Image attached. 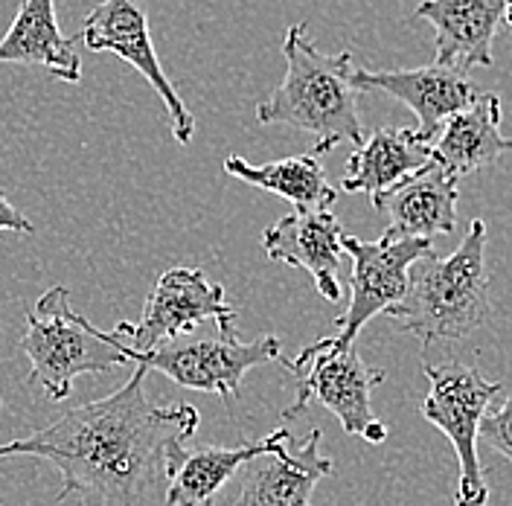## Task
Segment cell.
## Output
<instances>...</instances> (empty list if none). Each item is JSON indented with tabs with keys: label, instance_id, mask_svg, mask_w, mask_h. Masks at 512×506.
Segmentation results:
<instances>
[{
	"label": "cell",
	"instance_id": "1",
	"mask_svg": "<svg viewBox=\"0 0 512 506\" xmlns=\"http://www.w3.org/2000/svg\"><path fill=\"white\" fill-rule=\"evenodd\" d=\"M146 367L105 399L79 405L53 425L0 445L6 457H38L59 469L56 501L82 506H155L175 475L201 416L192 405L146 396Z\"/></svg>",
	"mask_w": 512,
	"mask_h": 506
},
{
	"label": "cell",
	"instance_id": "2",
	"mask_svg": "<svg viewBox=\"0 0 512 506\" xmlns=\"http://www.w3.org/2000/svg\"><path fill=\"white\" fill-rule=\"evenodd\" d=\"M384 315L425 347L460 344L492 317L486 277V224H469L460 248L440 259L425 253L408 271V285L399 303Z\"/></svg>",
	"mask_w": 512,
	"mask_h": 506
},
{
	"label": "cell",
	"instance_id": "3",
	"mask_svg": "<svg viewBox=\"0 0 512 506\" xmlns=\"http://www.w3.org/2000/svg\"><path fill=\"white\" fill-rule=\"evenodd\" d=\"M286 76L274 94L256 105V123L291 126L315 134L309 155L320 158L338 143H364V128L358 117V94L352 88V53L326 56L318 50L306 24L288 27L283 38Z\"/></svg>",
	"mask_w": 512,
	"mask_h": 506
},
{
	"label": "cell",
	"instance_id": "4",
	"mask_svg": "<svg viewBox=\"0 0 512 506\" xmlns=\"http://www.w3.org/2000/svg\"><path fill=\"white\" fill-rule=\"evenodd\" d=\"M21 349L32 364L27 384H41L44 396L53 402L67 399L73 381L85 373H108L131 364L120 332H102L79 315L70 306V291L64 285L41 294L27 312Z\"/></svg>",
	"mask_w": 512,
	"mask_h": 506
},
{
	"label": "cell",
	"instance_id": "5",
	"mask_svg": "<svg viewBox=\"0 0 512 506\" xmlns=\"http://www.w3.org/2000/svg\"><path fill=\"white\" fill-rule=\"evenodd\" d=\"M297 381V396L283 419H294L318 399L326 411L338 416L347 434H358L367 443H384L387 428L373 416V390L384 381V370L370 367L358 347L335 349L326 338L303 347L294 361H283Z\"/></svg>",
	"mask_w": 512,
	"mask_h": 506
},
{
	"label": "cell",
	"instance_id": "6",
	"mask_svg": "<svg viewBox=\"0 0 512 506\" xmlns=\"http://www.w3.org/2000/svg\"><path fill=\"white\" fill-rule=\"evenodd\" d=\"M128 361L146 370H158L181 387L216 393L224 402H233L242 396V379L248 370L286 358L277 335H262L245 344L236 338V329H216V335L192 332L158 344L149 352H128Z\"/></svg>",
	"mask_w": 512,
	"mask_h": 506
},
{
	"label": "cell",
	"instance_id": "7",
	"mask_svg": "<svg viewBox=\"0 0 512 506\" xmlns=\"http://www.w3.org/2000/svg\"><path fill=\"white\" fill-rule=\"evenodd\" d=\"M422 373L431 381V390L419 405V413L451 440L460 463L454 506H486L489 489L483 483V466L478 457V425L480 416L495 405V399L504 396V384L489 381L466 364L434 367L425 361Z\"/></svg>",
	"mask_w": 512,
	"mask_h": 506
},
{
	"label": "cell",
	"instance_id": "8",
	"mask_svg": "<svg viewBox=\"0 0 512 506\" xmlns=\"http://www.w3.org/2000/svg\"><path fill=\"white\" fill-rule=\"evenodd\" d=\"M213 320L219 332L236 329V309L227 303L222 283H210L198 268L175 265L163 271L146 297L140 323H117L126 352H149L178 335L192 332L198 323Z\"/></svg>",
	"mask_w": 512,
	"mask_h": 506
},
{
	"label": "cell",
	"instance_id": "9",
	"mask_svg": "<svg viewBox=\"0 0 512 506\" xmlns=\"http://www.w3.org/2000/svg\"><path fill=\"white\" fill-rule=\"evenodd\" d=\"M341 251L350 253L352 280L350 306L341 317H335L338 335H326L329 347L344 349L355 344L358 332L376 315H384L393 303L402 300L408 271L425 253H431L428 239H379L361 242L358 236L344 233Z\"/></svg>",
	"mask_w": 512,
	"mask_h": 506
},
{
	"label": "cell",
	"instance_id": "10",
	"mask_svg": "<svg viewBox=\"0 0 512 506\" xmlns=\"http://www.w3.org/2000/svg\"><path fill=\"white\" fill-rule=\"evenodd\" d=\"M82 41L94 53H114L117 59L131 64L160 96L172 120L175 140L181 146L190 143L195 137V117L163 73L152 30H149V15L140 0H102L82 24Z\"/></svg>",
	"mask_w": 512,
	"mask_h": 506
},
{
	"label": "cell",
	"instance_id": "11",
	"mask_svg": "<svg viewBox=\"0 0 512 506\" xmlns=\"http://www.w3.org/2000/svg\"><path fill=\"white\" fill-rule=\"evenodd\" d=\"M416 18L434 27V53L448 70L492 67L495 35L510 24L507 0H419Z\"/></svg>",
	"mask_w": 512,
	"mask_h": 506
},
{
	"label": "cell",
	"instance_id": "12",
	"mask_svg": "<svg viewBox=\"0 0 512 506\" xmlns=\"http://www.w3.org/2000/svg\"><path fill=\"white\" fill-rule=\"evenodd\" d=\"M352 88L358 91H382L405 102L419 120L416 137L431 146L440 128L451 114L466 108L475 99L469 76L448 70L443 64L411 67V70H352Z\"/></svg>",
	"mask_w": 512,
	"mask_h": 506
},
{
	"label": "cell",
	"instance_id": "13",
	"mask_svg": "<svg viewBox=\"0 0 512 506\" xmlns=\"http://www.w3.org/2000/svg\"><path fill=\"white\" fill-rule=\"evenodd\" d=\"M460 181L440 163H428L396 187L373 198V207L384 216V239H434L448 236L457 227Z\"/></svg>",
	"mask_w": 512,
	"mask_h": 506
},
{
	"label": "cell",
	"instance_id": "14",
	"mask_svg": "<svg viewBox=\"0 0 512 506\" xmlns=\"http://www.w3.org/2000/svg\"><path fill=\"white\" fill-rule=\"evenodd\" d=\"M341 236L344 227L329 210H309V213H291L277 224H271L262 233L265 253L288 268H303L312 274L320 297L329 303H338L341 288Z\"/></svg>",
	"mask_w": 512,
	"mask_h": 506
},
{
	"label": "cell",
	"instance_id": "15",
	"mask_svg": "<svg viewBox=\"0 0 512 506\" xmlns=\"http://www.w3.org/2000/svg\"><path fill=\"white\" fill-rule=\"evenodd\" d=\"M291 443V440H288ZM277 445L271 454L245 463L236 506H309L320 480L332 475V460L320 451V428H312L300 448Z\"/></svg>",
	"mask_w": 512,
	"mask_h": 506
},
{
	"label": "cell",
	"instance_id": "16",
	"mask_svg": "<svg viewBox=\"0 0 512 506\" xmlns=\"http://www.w3.org/2000/svg\"><path fill=\"white\" fill-rule=\"evenodd\" d=\"M507 149H512V143L501 134V99L478 94L443 123L437 143L431 146V160L460 181L483 166H492Z\"/></svg>",
	"mask_w": 512,
	"mask_h": 506
},
{
	"label": "cell",
	"instance_id": "17",
	"mask_svg": "<svg viewBox=\"0 0 512 506\" xmlns=\"http://www.w3.org/2000/svg\"><path fill=\"white\" fill-rule=\"evenodd\" d=\"M0 64H32L59 82H82V59L59 27L56 0L21 3L12 27L0 38Z\"/></svg>",
	"mask_w": 512,
	"mask_h": 506
},
{
	"label": "cell",
	"instance_id": "18",
	"mask_svg": "<svg viewBox=\"0 0 512 506\" xmlns=\"http://www.w3.org/2000/svg\"><path fill=\"white\" fill-rule=\"evenodd\" d=\"M291 440L288 428H277L271 437L259 440V443H242L222 448V445H207V448H187L175 475L169 480L166 492H163V504L166 506H213L224 483L236 475V469H242L245 463H251L254 457L271 454L277 445Z\"/></svg>",
	"mask_w": 512,
	"mask_h": 506
},
{
	"label": "cell",
	"instance_id": "19",
	"mask_svg": "<svg viewBox=\"0 0 512 506\" xmlns=\"http://www.w3.org/2000/svg\"><path fill=\"white\" fill-rule=\"evenodd\" d=\"M428 163L431 146L416 137L414 128H376L361 146H355L341 187L376 198Z\"/></svg>",
	"mask_w": 512,
	"mask_h": 506
},
{
	"label": "cell",
	"instance_id": "20",
	"mask_svg": "<svg viewBox=\"0 0 512 506\" xmlns=\"http://www.w3.org/2000/svg\"><path fill=\"white\" fill-rule=\"evenodd\" d=\"M224 172L230 178L251 184L256 190L286 198L300 213L329 210L338 198V192L326 181V172L315 155H294V158L271 160L262 166H254L239 155H230L224 160Z\"/></svg>",
	"mask_w": 512,
	"mask_h": 506
},
{
	"label": "cell",
	"instance_id": "21",
	"mask_svg": "<svg viewBox=\"0 0 512 506\" xmlns=\"http://www.w3.org/2000/svg\"><path fill=\"white\" fill-rule=\"evenodd\" d=\"M512 428H510V399L507 393L495 399V405L489 411L480 416L478 425V443H489L501 457H512V440H510Z\"/></svg>",
	"mask_w": 512,
	"mask_h": 506
},
{
	"label": "cell",
	"instance_id": "22",
	"mask_svg": "<svg viewBox=\"0 0 512 506\" xmlns=\"http://www.w3.org/2000/svg\"><path fill=\"white\" fill-rule=\"evenodd\" d=\"M0 230H9V233H32L35 227L32 222L0 192Z\"/></svg>",
	"mask_w": 512,
	"mask_h": 506
},
{
	"label": "cell",
	"instance_id": "23",
	"mask_svg": "<svg viewBox=\"0 0 512 506\" xmlns=\"http://www.w3.org/2000/svg\"><path fill=\"white\" fill-rule=\"evenodd\" d=\"M0 405H3V399H0Z\"/></svg>",
	"mask_w": 512,
	"mask_h": 506
},
{
	"label": "cell",
	"instance_id": "24",
	"mask_svg": "<svg viewBox=\"0 0 512 506\" xmlns=\"http://www.w3.org/2000/svg\"><path fill=\"white\" fill-rule=\"evenodd\" d=\"M507 3H510V0H507Z\"/></svg>",
	"mask_w": 512,
	"mask_h": 506
}]
</instances>
